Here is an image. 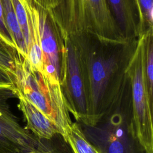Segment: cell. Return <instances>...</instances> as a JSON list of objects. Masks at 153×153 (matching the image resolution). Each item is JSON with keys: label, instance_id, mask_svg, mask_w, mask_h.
Returning <instances> with one entry per match:
<instances>
[{"label": "cell", "instance_id": "obj_1", "mask_svg": "<svg viewBox=\"0 0 153 153\" xmlns=\"http://www.w3.org/2000/svg\"><path fill=\"white\" fill-rule=\"evenodd\" d=\"M48 13L60 31L71 38L88 35L105 44L126 42L106 0H62L56 11Z\"/></svg>", "mask_w": 153, "mask_h": 153}, {"label": "cell", "instance_id": "obj_2", "mask_svg": "<svg viewBox=\"0 0 153 153\" xmlns=\"http://www.w3.org/2000/svg\"><path fill=\"white\" fill-rule=\"evenodd\" d=\"M72 39L79 49L87 88L88 117L84 126L93 127L108 112L120 93L118 88L110 87L118 69V58L115 54L91 49L77 38Z\"/></svg>", "mask_w": 153, "mask_h": 153}, {"label": "cell", "instance_id": "obj_3", "mask_svg": "<svg viewBox=\"0 0 153 153\" xmlns=\"http://www.w3.org/2000/svg\"><path fill=\"white\" fill-rule=\"evenodd\" d=\"M15 85L17 91L54 123L67 142L73 122L61 82L32 70L26 59L20 57L16 65Z\"/></svg>", "mask_w": 153, "mask_h": 153}, {"label": "cell", "instance_id": "obj_4", "mask_svg": "<svg viewBox=\"0 0 153 153\" xmlns=\"http://www.w3.org/2000/svg\"><path fill=\"white\" fill-rule=\"evenodd\" d=\"M149 29L138 35L124 71L131 86L132 120L137 140L145 152L153 153V97L145 73V50Z\"/></svg>", "mask_w": 153, "mask_h": 153}, {"label": "cell", "instance_id": "obj_5", "mask_svg": "<svg viewBox=\"0 0 153 153\" xmlns=\"http://www.w3.org/2000/svg\"><path fill=\"white\" fill-rule=\"evenodd\" d=\"M121 97L109 111L95 126L82 129L102 153H133L139 143L133 127L131 109L126 111L121 106Z\"/></svg>", "mask_w": 153, "mask_h": 153}, {"label": "cell", "instance_id": "obj_6", "mask_svg": "<svg viewBox=\"0 0 153 153\" xmlns=\"http://www.w3.org/2000/svg\"><path fill=\"white\" fill-rule=\"evenodd\" d=\"M62 56L61 85L69 113L74 118L87 124V93L79 49L75 40L59 31Z\"/></svg>", "mask_w": 153, "mask_h": 153}, {"label": "cell", "instance_id": "obj_7", "mask_svg": "<svg viewBox=\"0 0 153 153\" xmlns=\"http://www.w3.org/2000/svg\"><path fill=\"white\" fill-rule=\"evenodd\" d=\"M17 97L14 87H0V153H27L38 139L20 124L13 113L9 100Z\"/></svg>", "mask_w": 153, "mask_h": 153}, {"label": "cell", "instance_id": "obj_8", "mask_svg": "<svg viewBox=\"0 0 153 153\" xmlns=\"http://www.w3.org/2000/svg\"><path fill=\"white\" fill-rule=\"evenodd\" d=\"M38 7L40 46L44 70L43 75L51 80L61 82L62 66L59 42L57 41L58 29L54 21L48 13L41 7Z\"/></svg>", "mask_w": 153, "mask_h": 153}, {"label": "cell", "instance_id": "obj_9", "mask_svg": "<svg viewBox=\"0 0 153 153\" xmlns=\"http://www.w3.org/2000/svg\"><path fill=\"white\" fill-rule=\"evenodd\" d=\"M16 96L19 99L18 107L26 121L27 130L38 139H50L59 133L54 123L17 90Z\"/></svg>", "mask_w": 153, "mask_h": 153}, {"label": "cell", "instance_id": "obj_10", "mask_svg": "<svg viewBox=\"0 0 153 153\" xmlns=\"http://www.w3.org/2000/svg\"><path fill=\"white\" fill-rule=\"evenodd\" d=\"M116 23L127 40L138 36L139 30L136 20L133 0H106Z\"/></svg>", "mask_w": 153, "mask_h": 153}, {"label": "cell", "instance_id": "obj_11", "mask_svg": "<svg viewBox=\"0 0 153 153\" xmlns=\"http://www.w3.org/2000/svg\"><path fill=\"white\" fill-rule=\"evenodd\" d=\"M5 24L19 55L26 59L27 50L11 0H1Z\"/></svg>", "mask_w": 153, "mask_h": 153}, {"label": "cell", "instance_id": "obj_12", "mask_svg": "<svg viewBox=\"0 0 153 153\" xmlns=\"http://www.w3.org/2000/svg\"><path fill=\"white\" fill-rule=\"evenodd\" d=\"M72 153H102L85 136L81 126L73 122L71 131L67 138Z\"/></svg>", "mask_w": 153, "mask_h": 153}, {"label": "cell", "instance_id": "obj_13", "mask_svg": "<svg viewBox=\"0 0 153 153\" xmlns=\"http://www.w3.org/2000/svg\"><path fill=\"white\" fill-rule=\"evenodd\" d=\"M138 16L139 35L152 27L153 0H133Z\"/></svg>", "mask_w": 153, "mask_h": 153}, {"label": "cell", "instance_id": "obj_14", "mask_svg": "<svg viewBox=\"0 0 153 153\" xmlns=\"http://www.w3.org/2000/svg\"><path fill=\"white\" fill-rule=\"evenodd\" d=\"M20 56L16 50L8 46L0 39V67L16 77L17 62Z\"/></svg>", "mask_w": 153, "mask_h": 153}, {"label": "cell", "instance_id": "obj_15", "mask_svg": "<svg viewBox=\"0 0 153 153\" xmlns=\"http://www.w3.org/2000/svg\"><path fill=\"white\" fill-rule=\"evenodd\" d=\"M16 14L18 23L22 30V34L26 43L27 50H28L30 38L28 19L27 12L23 3V0H11Z\"/></svg>", "mask_w": 153, "mask_h": 153}, {"label": "cell", "instance_id": "obj_16", "mask_svg": "<svg viewBox=\"0 0 153 153\" xmlns=\"http://www.w3.org/2000/svg\"><path fill=\"white\" fill-rule=\"evenodd\" d=\"M145 73L149 93L153 97V42L152 27L149 29L145 50Z\"/></svg>", "mask_w": 153, "mask_h": 153}, {"label": "cell", "instance_id": "obj_17", "mask_svg": "<svg viewBox=\"0 0 153 153\" xmlns=\"http://www.w3.org/2000/svg\"><path fill=\"white\" fill-rule=\"evenodd\" d=\"M61 146L53 143L50 139H38L36 147L27 153H70L67 149L60 148Z\"/></svg>", "mask_w": 153, "mask_h": 153}, {"label": "cell", "instance_id": "obj_18", "mask_svg": "<svg viewBox=\"0 0 153 153\" xmlns=\"http://www.w3.org/2000/svg\"><path fill=\"white\" fill-rule=\"evenodd\" d=\"M0 39L8 46L16 50L15 43L5 22L1 0H0Z\"/></svg>", "mask_w": 153, "mask_h": 153}, {"label": "cell", "instance_id": "obj_19", "mask_svg": "<svg viewBox=\"0 0 153 153\" xmlns=\"http://www.w3.org/2000/svg\"><path fill=\"white\" fill-rule=\"evenodd\" d=\"M16 77L8 71L0 67V87L16 88Z\"/></svg>", "mask_w": 153, "mask_h": 153}, {"label": "cell", "instance_id": "obj_20", "mask_svg": "<svg viewBox=\"0 0 153 153\" xmlns=\"http://www.w3.org/2000/svg\"><path fill=\"white\" fill-rule=\"evenodd\" d=\"M35 4L46 11H54L60 5L62 0H33Z\"/></svg>", "mask_w": 153, "mask_h": 153}, {"label": "cell", "instance_id": "obj_21", "mask_svg": "<svg viewBox=\"0 0 153 153\" xmlns=\"http://www.w3.org/2000/svg\"><path fill=\"white\" fill-rule=\"evenodd\" d=\"M145 153H148V152H145Z\"/></svg>", "mask_w": 153, "mask_h": 153}, {"label": "cell", "instance_id": "obj_22", "mask_svg": "<svg viewBox=\"0 0 153 153\" xmlns=\"http://www.w3.org/2000/svg\"><path fill=\"white\" fill-rule=\"evenodd\" d=\"M32 1H33V0H32Z\"/></svg>", "mask_w": 153, "mask_h": 153}]
</instances>
